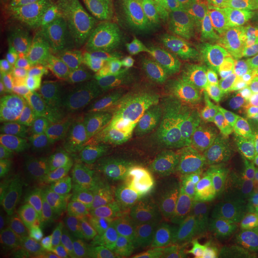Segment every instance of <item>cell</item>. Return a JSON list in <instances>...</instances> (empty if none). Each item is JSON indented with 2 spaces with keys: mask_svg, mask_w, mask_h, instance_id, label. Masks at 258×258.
I'll list each match as a JSON object with an SVG mask.
<instances>
[{
  "mask_svg": "<svg viewBox=\"0 0 258 258\" xmlns=\"http://www.w3.org/2000/svg\"><path fill=\"white\" fill-rule=\"evenodd\" d=\"M157 10L152 0H119L72 18L23 19L22 28L37 55L88 82L105 85L120 81L129 40Z\"/></svg>",
  "mask_w": 258,
  "mask_h": 258,
  "instance_id": "obj_3",
  "label": "cell"
},
{
  "mask_svg": "<svg viewBox=\"0 0 258 258\" xmlns=\"http://www.w3.org/2000/svg\"><path fill=\"white\" fill-rule=\"evenodd\" d=\"M248 166V189L258 197V152L252 158H249Z\"/></svg>",
  "mask_w": 258,
  "mask_h": 258,
  "instance_id": "obj_20",
  "label": "cell"
},
{
  "mask_svg": "<svg viewBox=\"0 0 258 258\" xmlns=\"http://www.w3.org/2000/svg\"><path fill=\"white\" fill-rule=\"evenodd\" d=\"M25 129L26 145L19 161L18 176L32 192L39 198H43L47 185L55 174L56 159L28 125H25Z\"/></svg>",
  "mask_w": 258,
  "mask_h": 258,
  "instance_id": "obj_12",
  "label": "cell"
},
{
  "mask_svg": "<svg viewBox=\"0 0 258 258\" xmlns=\"http://www.w3.org/2000/svg\"><path fill=\"white\" fill-rule=\"evenodd\" d=\"M42 198L32 192L19 176H8L0 181L2 215L29 220L35 218Z\"/></svg>",
  "mask_w": 258,
  "mask_h": 258,
  "instance_id": "obj_15",
  "label": "cell"
},
{
  "mask_svg": "<svg viewBox=\"0 0 258 258\" xmlns=\"http://www.w3.org/2000/svg\"><path fill=\"white\" fill-rule=\"evenodd\" d=\"M227 258H258V244L237 249L234 254H231L230 257Z\"/></svg>",
  "mask_w": 258,
  "mask_h": 258,
  "instance_id": "obj_21",
  "label": "cell"
},
{
  "mask_svg": "<svg viewBox=\"0 0 258 258\" xmlns=\"http://www.w3.org/2000/svg\"><path fill=\"white\" fill-rule=\"evenodd\" d=\"M249 5V8H251V10H252V13L255 15V18H257L258 20V0H247Z\"/></svg>",
  "mask_w": 258,
  "mask_h": 258,
  "instance_id": "obj_23",
  "label": "cell"
},
{
  "mask_svg": "<svg viewBox=\"0 0 258 258\" xmlns=\"http://www.w3.org/2000/svg\"><path fill=\"white\" fill-rule=\"evenodd\" d=\"M0 258H15L5 240H0Z\"/></svg>",
  "mask_w": 258,
  "mask_h": 258,
  "instance_id": "obj_22",
  "label": "cell"
},
{
  "mask_svg": "<svg viewBox=\"0 0 258 258\" xmlns=\"http://www.w3.org/2000/svg\"><path fill=\"white\" fill-rule=\"evenodd\" d=\"M200 242L212 251L255 245L258 244V208L242 197L228 208L212 214Z\"/></svg>",
  "mask_w": 258,
  "mask_h": 258,
  "instance_id": "obj_9",
  "label": "cell"
},
{
  "mask_svg": "<svg viewBox=\"0 0 258 258\" xmlns=\"http://www.w3.org/2000/svg\"><path fill=\"white\" fill-rule=\"evenodd\" d=\"M145 218L144 205L128 194L115 192L99 197L85 210L83 228L125 230Z\"/></svg>",
  "mask_w": 258,
  "mask_h": 258,
  "instance_id": "obj_10",
  "label": "cell"
},
{
  "mask_svg": "<svg viewBox=\"0 0 258 258\" xmlns=\"http://www.w3.org/2000/svg\"><path fill=\"white\" fill-rule=\"evenodd\" d=\"M255 145H257V151H258V129H257V138H255Z\"/></svg>",
  "mask_w": 258,
  "mask_h": 258,
  "instance_id": "obj_25",
  "label": "cell"
},
{
  "mask_svg": "<svg viewBox=\"0 0 258 258\" xmlns=\"http://www.w3.org/2000/svg\"><path fill=\"white\" fill-rule=\"evenodd\" d=\"M42 200L47 203L74 205L85 211L95 198L79 169V162L62 158L56 159L55 174Z\"/></svg>",
  "mask_w": 258,
  "mask_h": 258,
  "instance_id": "obj_11",
  "label": "cell"
},
{
  "mask_svg": "<svg viewBox=\"0 0 258 258\" xmlns=\"http://www.w3.org/2000/svg\"><path fill=\"white\" fill-rule=\"evenodd\" d=\"M2 240L15 258H42L40 230L35 218L18 220L2 215Z\"/></svg>",
  "mask_w": 258,
  "mask_h": 258,
  "instance_id": "obj_14",
  "label": "cell"
},
{
  "mask_svg": "<svg viewBox=\"0 0 258 258\" xmlns=\"http://www.w3.org/2000/svg\"><path fill=\"white\" fill-rule=\"evenodd\" d=\"M89 101L69 83L52 81L32 95L25 125L35 132L55 159L79 162L96 128Z\"/></svg>",
  "mask_w": 258,
  "mask_h": 258,
  "instance_id": "obj_5",
  "label": "cell"
},
{
  "mask_svg": "<svg viewBox=\"0 0 258 258\" xmlns=\"http://www.w3.org/2000/svg\"><path fill=\"white\" fill-rule=\"evenodd\" d=\"M182 50H186V46L176 19L169 9H158L129 40L122 62L120 81L145 74Z\"/></svg>",
  "mask_w": 258,
  "mask_h": 258,
  "instance_id": "obj_8",
  "label": "cell"
},
{
  "mask_svg": "<svg viewBox=\"0 0 258 258\" xmlns=\"http://www.w3.org/2000/svg\"><path fill=\"white\" fill-rule=\"evenodd\" d=\"M137 200L155 214L172 235L201 241L212 212L204 198L171 166L152 159L139 184Z\"/></svg>",
  "mask_w": 258,
  "mask_h": 258,
  "instance_id": "obj_6",
  "label": "cell"
},
{
  "mask_svg": "<svg viewBox=\"0 0 258 258\" xmlns=\"http://www.w3.org/2000/svg\"><path fill=\"white\" fill-rule=\"evenodd\" d=\"M123 82L119 96L147 131L154 154L174 159L227 139L218 111L188 50Z\"/></svg>",
  "mask_w": 258,
  "mask_h": 258,
  "instance_id": "obj_2",
  "label": "cell"
},
{
  "mask_svg": "<svg viewBox=\"0 0 258 258\" xmlns=\"http://www.w3.org/2000/svg\"><path fill=\"white\" fill-rule=\"evenodd\" d=\"M169 10L227 139L247 138L258 129V32L237 0H175Z\"/></svg>",
  "mask_w": 258,
  "mask_h": 258,
  "instance_id": "obj_1",
  "label": "cell"
},
{
  "mask_svg": "<svg viewBox=\"0 0 258 258\" xmlns=\"http://www.w3.org/2000/svg\"><path fill=\"white\" fill-rule=\"evenodd\" d=\"M119 0H32L25 19L57 20L108 8Z\"/></svg>",
  "mask_w": 258,
  "mask_h": 258,
  "instance_id": "obj_16",
  "label": "cell"
},
{
  "mask_svg": "<svg viewBox=\"0 0 258 258\" xmlns=\"http://www.w3.org/2000/svg\"><path fill=\"white\" fill-rule=\"evenodd\" d=\"M85 211L74 205L47 203L42 200L37 208L35 221L40 231L76 234L83 228Z\"/></svg>",
  "mask_w": 258,
  "mask_h": 258,
  "instance_id": "obj_17",
  "label": "cell"
},
{
  "mask_svg": "<svg viewBox=\"0 0 258 258\" xmlns=\"http://www.w3.org/2000/svg\"><path fill=\"white\" fill-rule=\"evenodd\" d=\"M79 232H76V234H62V232L40 231L42 257H62V255H74V254H76Z\"/></svg>",
  "mask_w": 258,
  "mask_h": 258,
  "instance_id": "obj_18",
  "label": "cell"
},
{
  "mask_svg": "<svg viewBox=\"0 0 258 258\" xmlns=\"http://www.w3.org/2000/svg\"><path fill=\"white\" fill-rule=\"evenodd\" d=\"M79 258H123L125 230L82 228L78 235Z\"/></svg>",
  "mask_w": 258,
  "mask_h": 258,
  "instance_id": "obj_13",
  "label": "cell"
},
{
  "mask_svg": "<svg viewBox=\"0 0 258 258\" xmlns=\"http://www.w3.org/2000/svg\"><path fill=\"white\" fill-rule=\"evenodd\" d=\"M152 154L142 123L122 98L115 96L98 118L79 169L95 200L115 192L137 198Z\"/></svg>",
  "mask_w": 258,
  "mask_h": 258,
  "instance_id": "obj_4",
  "label": "cell"
},
{
  "mask_svg": "<svg viewBox=\"0 0 258 258\" xmlns=\"http://www.w3.org/2000/svg\"><path fill=\"white\" fill-rule=\"evenodd\" d=\"M249 159L232 148H203L169 159V166L185 178L212 214L231 207L248 189Z\"/></svg>",
  "mask_w": 258,
  "mask_h": 258,
  "instance_id": "obj_7",
  "label": "cell"
},
{
  "mask_svg": "<svg viewBox=\"0 0 258 258\" xmlns=\"http://www.w3.org/2000/svg\"><path fill=\"white\" fill-rule=\"evenodd\" d=\"M42 258H79L78 254H74V255H62V257H42Z\"/></svg>",
  "mask_w": 258,
  "mask_h": 258,
  "instance_id": "obj_24",
  "label": "cell"
},
{
  "mask_svg": "<svg viewBox=\"0 0 258 258\" xmlns=\"http://www.w3.org/2000/svg\"><path fill=\"white\" fill-rule=\"evenodd\" d=\"M123 258H185L178 245L165 242H135L129 245Z\"/></svg>",
  "mask_w": 258,
  "mask_h": 258,
  "instance_id": "obj_19",
  "label": "cell"
}]
</instances>
